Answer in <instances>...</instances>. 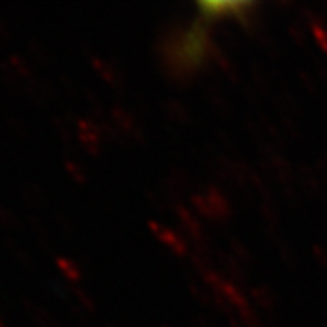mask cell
I'll use <instances>...</instances> for the list:
<instances>
[{"instance_id":"cell-1","label":"cell","mask_w":327,"mask_h":327,"mask_svg":"<svg viewBox=\"0 0 327 327\" xmlns=\"http://www.w3.org/2000/svg\"><path fill=\"white\" fill-rule=\"evenodd\" d=\"M310 29H312L313 36H315V39H317V44H318L324 52H327V29L321 24L320 20L310 23Z\"/></svg>"},{"instance_id":"cell-2","label":"cell","mask_w":327,"mask_h":327,"mask_svg":"<svg viewBox=\"0 0 327 327\" xmlns=\"http://www.w3.org/2000/svg\"><path fill=\"white\" fill-rule=\"evenodd\" d=\"M313 254H315V259L320 265L327 267V250L324 247H321V245H313Z\"/></svg>"},{"instance_id":"cell-3","label":"cell","mask_w":327,"mask_h":327,"mask_svg":"<svg viewBox=\"0 0 327 327\" xmlns=\"http://www.w3.org/2000/svg\"><path fill=\"white\" fill-rule=\"evenodd\" d=\"M320 171L327 177V158H324V159L320 161Z\"/></svg>"},{"instance_id":"cell-4","label":"cell","mask_w":327,"mask_h":327,"mask_svg":"<svg viewBox=\"0 0 327 327\" xmlns=\"http://www.w3.org/2000/svg\"><path fill=\"white\" fill-rule=\"evenodd\" d=\"M0 327H5V324L2 323V320H0Z\"/></svg>"}]
</instances>
